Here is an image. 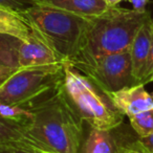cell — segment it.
Here are the masks:
<instances>
[{
  "label": "cell",
  "instance_id": "11",
  "mask_svg": "<svg viewBox=\"0 0 153 153\" xmlns=\"http://www.w3.org/2000/svg\"><path fill=\"white\" fill-rule=\"evenodd\" d=\"M0 146L35 151L37 145L26 134L24 125L0 115Z\"/></svg>",
  "mask_w": 153,
  "mask_h": 153
},
{
  "label": "cell",
  "instance_id": "22",
  "mask_svg": "<svg viewBox=\"0 0 153 153\" xmlns=\"http://www.w3.org/2000/svg\"><path fill=\"white\" fill-rule=\"evenodd\" d=\"M132 4V9L137 12H145L147 11L146 7L148 4L149 0H127Z\"/></svg>",
  "mask_w": 153,
  "mask_h": 153
},
{
  "label": "cell",
  "instance_id": "17",
  "mask_svg": "<svg viewBox=\"0 0 153 153\" xmlns=\"http://www.w3.org/2000/svg\"><path fill=\"white\" fill-rule=\"evenodd\" d=\"M34 4L32 0H0L1 7H9L15 11H24Z\"/></svg>",
  "mask_w": 153,
  "mask_h": 153
},
{
  "label": "cell",
  "instance_id": "15",
  "mask_svg": "<svg viewBox=\"0 0 153 153\" xmlns=\"http://www.w3.org/2000/svg\"><path fill=\"white\" fill-rule=\"evenodd\" d=\"M129 120L131 127L140 137H146L153 133V108L132 115Z\"/></svg>",
  "mask_w": 153,
  "mask_h": 153
},
{
  "label": "cell",
  "instance_id": "21",
  "mask_svg": "<svg viewBox=\"0 0 153 153\" xmlns=\"http://www.w3.org/2000/svg\"><path fill=\"white\" fill-rule=\"evenodd\" d=\"M18 68L14 67H7V66L0 65V84H2L4 81H7L10 76L17 71Z\"/></svg>",
  "mask_w": 153,
  "mask_h": 153
},
{
  "label": "cell",
  "instance_id": "14",
  "mask_svg": "<svg viewBox=\"0 0 153 153\" xmlns=\"http://www.w3.org/2000/svg\"><path fill=\"white\" fill-rule=\"evenodd\" d=\"M22 40L10 35L0 34V65L19 68V49Z\"/></svg>",
  "mask_w": 153,
  "mask_h": 153
},
{
  "label": "cell",
  "instance_id": "5",
  "mask_svg": "<svg viewBox=\"0 0 153 153\" xmlns=\"http://www.w3.org/2000/svg\"><path fill=\"white\" fill-rule=\"evenodd\" d=\"M63 80V64L18 68L0 84V103L28 108L57 88Z\"/></svg>",
  "mask_w": 153,
  "mask_h": 153
},
{
  "label": "cell",
  "instance_id": "20",
  "mask_svg": "<svg viewBox=\"0 0 153 153\" xmlns=\"http://www.w3.org/2000/svg\"><path fill=\"white\" fill-rule=\"evenodd\" d=\"M140 145L149 153H153V133L146 137H140L137 140Z\"/></svg>",
  "mask_w": 153,
  "mask_h": 153
},
{
  "label": "cell",
  "instance_id": "27",
  "mask_svg": "<svg viewBox=\"0 0 153 153\" xmlns=\"http://www.w3.org/2000/svg\"><path fill=\"white\" fill-rule=\"evenodd\" d=\"M151 82H153V72L150 74V76H149V78H147V80L144 82V84H146V83H151Z\"/></svg>",
  "mask_w": 153,
  "mask_h": 153
},
{
  "label": "cell",
  "instance_id": "16",
  "mask_svg": "<svg viewBox=\"0 0 153 153\" xmlns=\"http://www.w3.org/2000/svg\"><path fill=\"white\" fill-rule=\"evenodd\" d=\"M0 115L25 125L33 117V112L21 105L0 103Z\"/></svg>",
  "mask_w": 153,
  "mask_h": 153
},
{
  "label": "cell",
  "instance_id": "18",
  "mask_svg": "<svg viewBox=\"0 0 153 153\" xmlns=\"http://www.w3.org/2000/svg\"><path fill=\"white\" fill-rule=\"evenodd\" d=\"M153 23V21H152ZM153 72V25H152V37H151V45H150V51H149L148 59H147L146 65L144 68V74H143V82L144 83L147 80V78H149L151 74Z\"/></svg>",
  "mask_w": 153,
  "mask_h": 153
},
{
  "label": "cell",
  "instance_id": "24",
  "mask_svg": "<svg viewBox=\"0 0 153 153\" xmlns=\"http://www.w3.org/2000/svg\"><path fill=\"white\" fill-rule=\"evenodd\" d=\"M0 153H15V149L7 147H0Z\"/></svg>",
  "mask_w": 153,
  "mask_h": 153
},
{
  "label": "cell",
  "instance_id": "1",
  "mask_svg": "<svg viewBox=\"0 0 153 153\" xmlns=\"http://www.w3.org/2000/svg\"><path fill=\"white\" fill-rule=\"evenodd\" d=\"M27 109L33 117L24 129L38 149L56 153L79 152L84 121L68 102L62 83Z\"/></svg>",
  "mask_w": 153,
  "mask_h": 153
},
{
  "label": "cell",
  "instance_id": "8",
  "mask_svg": "<svg viewBox=\"0 0 153 153\" xmlns=\"http://www.w3.org/2000/svg\"><path fill=\"white\" fill-rule=\"evenodd\" d=\"M117 109L128 117L153 108V94L145 89L144 83H136L107 94Z\"/></svg>",
  "mask_w": 153,
  "mask_h": 153
},
{
  "label": "cell",
  "instance_id": "19",
  "mask_svg": "<svg viewBox=\"0 0 153 153\" xmlns=\"http://www.w3.org/2000/svg\"><path fill=\"white\" fill-rule=\"evenodd\" d=\"M121 153H149L140 145L137 140L128 144L126 146H121Z\"/></svg>",
  "mask_w": 153,
  "mask_h": 153
},
{
  "label": "cell",
  "instance_id": "25",
  "mask_svg": "<svg viewBox=\"0 0 153 153\" xmlns=\"http://www.w3.org/2000/svg\"><path fill=\"white\" fill-rule=\"evenodd\" d=\"M15 153H36V152H35V151L24 150V149H16Z\"/></svg>",
  "mask_w": 153,
  "mask_h": 153
},
{
  "label": "cell",
  "instance_id": "6",
  "mask_svg": "<svg viewBox=\"0 0 153 153\" xmlns=\"http://www.w3.org/2000/svg\"><path fill=\"white\" fill-rule=\"evenodd\" d=\"M69 62L106 94L136 84L132 76L129 49L86 62Z\"/></svg>",
  "mask_w": 153,
  "mask_h": 153
},
{
  "label": "cell",
  "instance_id": "10",
  "mask_svg": "<svg viewBox=\"0 0 153 153\" xmlns=\"http://www.w3.org/2000/svg\"><path fill=\"white\" fill-rule=\"evenodd\" d=\"M34 4L62 10L85 18L101 15L108 9L105 0H32Z\"/></svg>",
  "mask_w": 153,
  "mask_h": 153
},
{
  "label": "cell",
  "instance_id": "23",
  "mask_svg": "<svg viewBox=\"0 0 153 153\" xmlns=\"http://www.w3.org/2000/svg\"><path fill=\"white\" fill-rule=\"evenodd\" d=\"M123 0H105V2L108 4V7H115V5H119L120 2H122Z\"/></svg>",
  "mask_w": 153,
  "mask_h": 153
},
{
  "label": "cell",
  "instance_id": "26",
  "mask_svg": "<svg viewBox=\"0 0 153 153\" xmlns=\"http://www.w3.org/2000/svg\"><path fill=\"white\" fill-rule=\"evenodd\" d=\"M35 152L36 153H56V152H51V151L43 150V149H35Z\"/></svg>",
  "mask_w": 153,
  "mask_h": 153
},
{
  "label": "cell",
  "instance_id": "3",
  "mask_svg": "<svg viewBox=\"0 0 153 153\" xmlns=\"http://www.w3.org/2000/svg\"><path fill=\"white\" fill-rule=\"evenodd\" d=\"M62 86L72 108L91 128L112 131L123 123L124 114L113 105L108 94L68 60L63 63Z\"/></svg>",
  "mask_w": 153,
  "mask_h": 153
},
{
  "label": "cell",
  "instance_id": "28",
  "mask_svg": "<svg viewBox=\"0 0 153 153\" xmlns=\"http://www.w3.org/2000/svg\"><path fill=\"white\" fill-rule=\"evenodd\" d=\"M0 147H3V146H0Z\"/></svg>",
  "mask_w": 153,
  "mask_h": 153
},
{
  "label": "cell",
  "instance_id": "9",
  "mask_svg": "<svg viewBox=\"0 0 153 153\" xmlns=\"http://www.w3.org/2000/svg\"><path fill=\"white\" fill-rule=\"evenodd\" d=\"M152 18L148 19L137 30L130 46L132 76L135 83H142L144 68L148 59L152 37Z\"/></svg>",
  "mask_w": 153,
  "mask_h": 153
},
{
  "label": "cell",
  "instance_id": "7",
  "mask_svg": "<svg viewBox=\"0 0 153 153\" xmlns=\"http://www.w3.org/2000/svg\"><path fill=\"white\" fill-rule=\"evenodd\" d=\"M19 68L61 65L65 62L46 41L33 30L27 40L22 41L19 49Z\"/></svg>",
  "mask_w": 153,
  "mask_h": 153
},
{
  "label": "cell",
  "instance_id": "4",
  "mask_svg": "<svg viewBox=\"0 0 153 153\" xmlns=\"http://www.w3.org/2000/svg\"><path fill=\"white\" fill-rule=\"evenodd\" d=\"M20 13L62 59L72 60L80 53L90 18L38 4Z\"/></svg>",
  "mask_w": 153,
  "mask_h": 153
},
{
  "label": "cell",
  "instance_id": "12",
  "mask_svg": "<svg viewBox=\"0 0 153 153\" xmlns=\"http://www.w3.org/2000/svg\"><path fill=\"white\" fill-rule=\"evenodd\" d=\"M32 32L30 24L19 11L0 5V34L10 35L25 41Z\"/></svg>",
  "mask_w": 153,
  "mask_h": 153
},
{
  "label": "cell",
  "instance_id": "2",
  "mask_svg": "<svg viewBox=\"0 0 153 153\" xmlns=\"http://www.w3.org/2000/svg\"><path fill=\"white\" fill-rule=\"evenodd\" d=\"M150 18L148 11L108 7L104 13L89 19L83 47L79 55L69 61L86 62L127 51L140 27Z\"/></svg>",
  "mask_w": 153,
  "mask_h": 153
},
{
  "label": "cell",
  "instance_id": "29",
  "mask_svg": "<svg viewBox=\"0 0 153 153\" xmlns=\"http://www.w3.org/2000/svg\"><path fill=\"white\" fill-rule=\"evenodd\" d=\"M152 21H153V19H152Z\"/></svg>",
  "mask_w": 153,
  "mask_h": 153
},
{
  "label": "cell",
  "instance_id": "13",
  "mask_svg": "<svg viewBox=\"0 0 153 153\" xmlns=\"http://www.w3.org/2000/svg\"><path fill=\"white\" fill-rule=\"evenodd\" d=\"M82 153H121V146H117L111 130L91 128Z\"/></svg>",
  "mask_w": 153,
  "mask_h": 153
}]
</instances>
